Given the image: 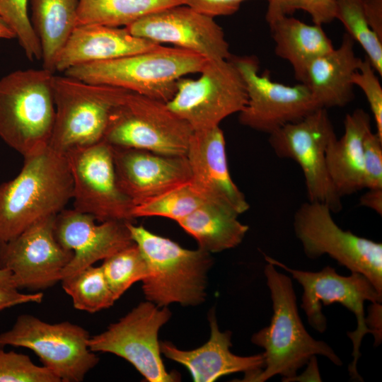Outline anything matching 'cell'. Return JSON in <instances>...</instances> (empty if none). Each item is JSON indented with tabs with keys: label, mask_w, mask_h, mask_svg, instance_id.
Masks as SVG:
<instances>
[{
	"label": "cell",
	"mask_w": 382,
	"mask_h": 382,
	"mask_svg": "<svg viewBox=\"0 0 382 382\" xmlns=\"http://www.w3.org/2000/svg\"><path fill=\"white\" fill-rule=\"evenodd\" d=\"M205 202L190 180L134 205L133 216H161L177 222Z\"/></svg>",
	"instance_id": "obj_31"
},
{
	"label": "cell",
	"mask_w": 382,
	"mask_h": 382,
	"mask_svg": "<svg viewBox=\"0 0 382 382\" xmlns=\"http://www.w3.org/2000/svg\"><path fill=\"white\" fill-rule=\"evenodd\" d=\"M353 83L364 93L374 118L376 133L382 139V87L369 61L362 59L353 76Z\"/></svg>",
	"instance_id": "obj_36"
},
{
	"label": "cell",
	"mask_w": 382,
	"mask_h": 382,
	"mask_svg": "<svg viewBox=\"0 0 382 382\" xmlns=\"http://www.w3.org/2000/svg\"><path fill=\"white\" fill-rule=\"evenodd\" d=\"M127 227L147 264L149 274L142 281L147 301L159 307L173 303L197 306L204 301L207 274L213 264L209 253L184 248L132 222Z\"/></svg>",
	"instance_id": "obj_4"
},
{
	"label": "cell",
	"mask_w": 382,
	"mask_h": 382,
	"mask_svg": "<svg viewBox=\"0 0 382 382\" xmlns=\"http://www.w3.org/2000/svg\"><path fill=\"white\" fill-rule=\"evenodd\" d=\"M245 0H181L182 4L214 18L235 13Z\"/></svg>",
	"instance_id": "obj_38"
},
{
	"label": "cell",
	"mask_w": 382,
	"mask_h": 382,
	"mask_svg": "<svg viewBox=\"0 0 382 382\" xmlns=\"http://www.w3.org/2000/svg\"><path fill=\"white\" fill-rule=\"evenodd\" d=\"M90 337L86 329L76 324L49 323L23 314L11 329L0 333V347L28 348L61 382H81L99 361L88 347Z\"/></svg>",
	"instance_id": "obj_10"
},
{
	"label": "cell",
	"mask_w": 382,
	"mask_h": 382,
	"mask_svg": "<svg viewBox=\"0 0 382 382\" xmlns=\"http://www.w3.org/2000/svg\"><path fill=\"white\" fill-rule=\"evenodd\" d=\"M57 215L42 219L0 244V268L8 270L16 288L46 289L62 279L73 257L54 235Z\"/></svg>",
	"instance_id": "obj_16"
},
{
	"label": "cell",
	"mask_w": 382,
	"mask_h": 382,
	"mask_svg": "<svg viewBox=\"0 0 382 382\" xmlns=\"http://www.w3.org/2000/svg\"><path fill=\"white\" fill-rule=\"evenodd\" d=\"M0 285L16 288L12 274L8 270L0 268Z\"/></svg>",
	"instance_id": "obj_42"
},
{
	"label": "cell",
	"mask_w": 382,
	"mask_h": 382,
	"mask_svg": "<svg viewBox=\"0 0 382 382\" xmlns=\"http://www.w3.org/2000/svg\"><path fill=\"white\" fill-rule=\"evenodd\" d=\"M231 59L247 93L246 105L238 116L241 125L270 134L320 108L306 84L288 86L272 81L267 71L260 74L256 57L232 55Z\"/></svg>",
	"instance_id": "obj_15"
},
{
	"label": "cell",
	"mask_w": 382,
	"mask_h": 382,
	"mask_svg": "<svg viewBox=\"0 0 382 382\" xmlns=\"http://www.w3.org/2000/svg\"><path fill=\"white\" fill-rule=\"evenodd\" d=\"M354 40L346 33L337 48L308 66L304 81L320 108L344 107L354 98L353 76L362 59L356 56Z\"/></svg>",
	"instance_id": "obj_23"
},
{
	"label": "cell",
	"mask_w": 382,
	"mask_h": 382,
	"mask_svg": "<svg viewBox=\"0 0 382 382\" xmlns=\"http://www.w3.org/2000/svg\"><path fill=\"white\" fill-rule=\"evenodd\" d=\"M231 209L205 202L177 223L196 240L199 248L219 253L237 247L245 238L249 227Z\"/></svg>",
	"instance_id": "obj_26"
},
{
	"label": "cell",
	"mask_w": 382,
	"mask_h": 382,
	"mask_svg": "<svg viewBox=\"0 0 382 382\" xmlns=\"http://www.w3.org/2000/svg\"><path fill=\"white\" fill-rule=\"evenodd\" d=\"M269 135L274 154L294 161L301 167L308 201L323 203L332 213L340 212L342 197L332 185L326 163L328 146L337 137L327 109L319 108Z\"/></svg>",
	"instance_id": "obj_12"
},
{
	"label": "cell",
	"mask_w": 382,
	"mask_h": 382,
	"mask_svg": "<svg viewBox=\"0 0 382 382\" xmlns=\"http://www.w3.org/2000/svg\"><path fill=\"white\" fill-rule=\"evenodd\" d=\"M268 24L275 54L291 64L294 78L300 83L304 81L309 64L334 48L320 25L307 24L289 16Z\"/></svg>",
	"instance_id": "obj_25"
},
{
	"label": "cell",
	"mask_w": 382,
	"mask_h": 382,
	"mask_svg": "<svg viewBox=\"0 0 382 382\" xmlns=\"http://www.w3.org/2000/svg\"><path fill=\"white\" fill-rule=\"evenodd\" d=\"M0 382H61L45 366H37L25 354L0 347Z\"/></svg>",
	"instance_id": "obj_34"
},
{
	"label": "cell",
	"mask_w": 382,
	"mask_h": 382,
	"mask_svg": "<svg viewBox=\"0 0 382 382\" xmlns=\"http://www.w3.org/2000/svg\"><path fill=\"white\" fill-rule=\"evenodd\" d=\"M100 266L116 301L149 274L146 260L135 243L103 260Z\"/></svg>",
	"instance_id": "obj_32"
},
{
	"label": "cell",
	"mask_w": 382,
	"mask_h": 382,
	"mask_svg": "<svg viewBox=\"0 0 382 382\" xmlns=\"http://www.w3.org/2000/svg\"><path fill=\"white\" fill-rule=\"evenodd\" d=\"M359 198V205L374 210L382 215V188L367 189Z\"/></svg>",
	"instance_id": "obj_41"
},
{
	"label": "cell",
	"mask_w": 382,
	"mask_h": 382,
	"mask_svg": "<svg viewBox=\"0 0 382 382\" xmlns=\"http://www.w3.org/2000/svg\"><path fill=\"white\" fill-rule=\"evenodd\" d=\"M43 294H22L18 289L0 285V311L27 303H41Z\"/></svg>",
	"instance_id": "obj_39"
},
{
	"label": "cell",
	"mask_w": 382,
	"mask_h": 382,
	"mask_svg": "<svg viewBox=\"0 0 382 382\" xmlns=\"http://www.w3.org/2000/svg\"><path fill=\"white\" fill-rule=\"evenodd\" d=\"M265 14L269 23L285 16H291L298 10L307 13L313 23L323 25L335 19V0H267Z\"/></svg>",
	"instance_id": "obj_35"
},
{
	"label": "cell",
	"mask_w": 382,
	"mask_h": 382,
	"mask_svg": "<svg viewBox=\"0 0 382 382\" xmlns=\"http://www.w3.org/2000/svg\"><path fill=\"white\" fill-rule=\"evenodd\" d=\"M371 129L369 115L362 109H356L345 116L342 136L334 137L328 146V174L341 197L364 188V141Z\"/></svg>",
	"instance_id": "obj_24"
},
{
	"label": "cell",
	"mask_w": 382,
	"mask_h": 382,
	"mask_svg": "<svg viewBox=\"0 0 382 382\" xmlns=\"http://www.w3.org/2000/svg\"><path fill=\"white\" fill-rule=\"evenodd\" d=\"M61 282L76 309L93 313L110 308L116 301L101 266L91 265Z\"/></svg>",
	"instance_id": "obj_29"
},
{
	"label": "cell",
	"mask_w": 382,
	"mask_h": 382,
	"mask_svg": "<svg viewBox=\"0 0 382 382\" xmlns=\"http://www.w3.org/2000/svg\"><path fill=\"white\" fill-rule=\"evenodd\" d=\"M33 28L39 39L42 68L55 71L57 59L77 25L79 0H30Z\"/></svg>",
	"instance_id": "obj_27"
},
{
	"label": "cell",
	"mask_w": 382,
	"mask_h": 382,
	"mask_svg": "<svg viewBox=\"0 0 382 382\" xmlns=\"http://www.w3.org/2000/svg\"><path fill=\"white\" fill-rule=\"evenodd\" d=\"M161 45L131 34L124 27L77 25L60 52L55 71L107 61L154 49Z\"/></svg>",
	"instance_id": "obj_22"
},
{
	"label": "cell",
	"mask_w": 382,
	"mask_h": 382,
	"mask_svg": "<svg viewBox=\"0 0 382 382\" xmlns=\"http://www.w3.org/2000/svg\"><path fill=\"white\" fill-rule=\"evenodd\" d=\"M364 188H382V139L372 129L364 141Z\"/></svg>",
	"instance_id": "obj_37"
},
{
	"label": "cell",
	"mask_w": 382,
	"mask_h": 382,
	"mask_svg": "<svg viewBox=\"0 0 382 382\" xmlns=\"http://www.w3.org/2000/svg\"><path fill=\"white\" fill-rule=\"evenodd\" d=\"M264 257L267 262L284 269L301 285L303 291L301 306L308 324L315 330L323 333L327 328L323 306L339 303L354 314L357 328L347 332L353 345V359L348 370L352 379L363 381L357 371V362L361 357L360 347L364 335L373 334L366 323L364 303H381L382 295L365 276L358 272L343 276L337 274L335 269L330 265L318 272L303 271L290 268L267 255Z\"/></svg>",
	"instance_id": "obj_6"
},
{
	"label": "cell",
	"mask_w": 382,
	"mask_h": 382,
	"mask_svg": "<svg viewBox=\"0 0 382 382\" xmlns=\"http://www.w3.org/2000/svg\"><path fill=\"white\" fill-rule=\"evenodd\" d=\"M18 175L0 185V244L58 214L73 197L66 154L50 146L25 156Z\"/></svg>",
	"instance_id": "obj_1"
},
{
	"label": "cell",
	"mask_w": 382,
	"mask_h": 382,
	"mask_svg": "<svg viewBox=\"0 0 382 382\" xmlns=\"http://www.w3.org/2000/svg\"><path fill=\"white\" fill-rule=\"evenodd\" d=\"M54 75L28 69L0 79V137L23 157L49 146L55 118Z\"/></svg>",
	"instance_id": "obj_5"
},
{
	"label": "cell",
	"mask_w": 382,
	"mask_h": 382,
	"mask_svg": "<svg viewBox=\"0 0 382 382\" xmlns=\"http://www.w3.org/2000/svg\"><path fill=\"white\" fill-rule=\"evenodd\" d=\"M209 322L210 337L202 346L183 350L169 342H161V354L186 367L195 382H213L238 372L245 373L242 381H248L262 371L265 366L262 353L248 357L233 354L230 350L232 334L228 330H219L214 311L209 313Z\"/></svg>",
	"instance_id": "obj_21"
},
{
	"label": "cell",
	"mask_w": 382,
	"mask_h": 382,
	"mask_svg": "<svg viewBox=\"0 0 382 382\" xmlns=\"http://www.w3.org/2000/svg\"><path fill=\"white\" fill-rule=\"evenodd\" d=\"M127 223L106 221L98 224L93 216L74 209H64L57 214L55 237L63 247L73 252L62 279L133 244Z\"/></svg>",
	"instance_id": "obj_18"
},
{
	"label": "cell",
	"mask_w": 382,
	"mask_h": 382,
	"mask_svg": "<svg viewBox=\"0 0 382 382\" xmlns=\"http://www.w3.org/2000/svg\"><path fill=\"white\" fill-rule=\"evenodd\" d=\"M364 9L370 28L382 40V0H365Z\"/></svg>",
	"instance_id": "obj_40"
},
{
	"label": "cell",
	"mask_w": 382,
	"mask_h": 382,
	"mask_svg": "<svg viewBox=\"0 0 382 382\" xmlns=\"http://www.w3.org/2000/svg\"><path fill=\"white\" fill-rule=\"evenodd\" d=\"M181 0H79L77 25L127 27L139 18Z\"/></svg>",
	"instance_id": "obj_28"
},
{
	"label": "cell",
	"mask_w": 382,
	"mask_h": 382,
	"mask_svg": "<svg viewBox=\"0 0 382 382\" xmlns=\"http://www.w3.org/2000/svg\"><path fill=\"white\" fill-rule=\"evenodd\" d=\"M192 133L166 103L127 91L112 108L103 140L114 146L185 156Z\"/></svg>",
	"instance_id": "obj_7"
},
{
	"label": "cell",
	"mask_w": 382,
	"mask_h": 382,
	"mask_svg": "<svg viewBox=\"0 0 382 382\" xmlns=\"http://www.w3.org/2000/svg\"><path fill=\"white\" fill-rule=\"evenodd\" d=\"M207 60L177 47H157L107 61L75 66L64 74L86 83L118 87L168 103L178 79L199 73Z\"/></svg>",
	"instance_id": "obj_3"
},
{
	"label": "cell",
	"mask_w": 382,
	"mask_h": 382,
	"mask_svg": "<svg viewBox=\"0 0 382 382\" xmlns=\"http://www.w3.org/2000/svg\"><path fill=\"white\" fill-rule=\"evenodd\" d=\"M170 316L167 306L141 302L104 332L90 337L88 347L93 352L125 359L149 382L178 381V374L166 369L158 340L159 330Z\"/></svg>",
	"instance_id": "obj_13"
},
{
	"label": "cell",
	"mask_w": 382,
	"mask_h": 382,
	"mask_svg": "<svg viewBox=\"0 0 382 382\" xmlns=\"http://www.w3.org/2000/svg\"><path fill=\"white\" fill-rule=\"evenodd\" d=\"M65 154L73 180V209L100 222H132L134 204L117 185L112 146L102 140Z\"/></svg>",
	"instance_id": "obj_14"
},
{
	"label": "cell",
	"mask_w": 382,
	"mask_h": 382,
	"mask_svg": "<svg viewBox=\"0 0 382 382\" xmlns=\"http://www.w3.org/2000/svg\"><path fill=\"white\" fill-rule=\"evenodd\" d=\"M264 273L270 291L273 314L270 323L253 334L251 341L264 349L265 366L248 381L263 382L279 375L291 381L298 371L316 355L337 366L342 361L325 342L314 339L306 330L299 314L292 281L270 262Z\"/></svg>",
	"instance_id": "obj_2"
},
{
	"label": "cell",
	"mask_w": 382,
	"mask_h": 382,
	"mask_svg": "<svg viewBox=\"0 0 382 382\" xmlns=\"http://www.w3.org/2000/svg\"><path fill=\"white\" fill-rule=\"evenodd\" d=\"M117 185L134 205L189 181L186 156L112 146Z\"/></svg>",
	"instance_id": "obj_20"
},
{
	"label": "cell",
	"mask_w": 382,
	"mask_h": 382,
	"mask_svg": "<svg viewBox=\"0 0 382 382\" xmlns=\"http://www.w3.org/2000/svg\"><path fill=\"white\" fill-rule=\"evenodd\" d=\"M335 19L343 25L366 53L376 72L382 76V40L370 28L364 9L365 0H335Z\"/></svg>",
	"instance_id": "obj_30"
},
{
	"label": "cell",
	"mask_w": 382,
	"mask_h": 382,
	"mask_svg": "<svg viewBox=\"0 0 382 382\" xmlns=\"http://www.w3.org/2000/svg\"><path fill=\"white\" fill-rule=\"evenodd\" d=\"M16 38L13 31L9 26L0 18V39Z\"/></svg>",
	"instance_id": "obj_43"
},
{
	"label": "cell",
	"mask_w": 382,
	"mask_h": 382,
	"mask_svg": "<svg viewBox=\"0 0 382 382\" xmlns=\"http://www.w3.org/2000/svg\"><path fill=\"white\" fill-rule=\"evenodd\" d=\"M55 118L49 146L69 150L103 140L110 112L127 89L54 75Z\"/></svg>",
	"instance_id": "obj_8"
},
{
	"label": "cell",
	"mask_w": 382,
	"mask_h": 382,
	"mask_svg": "<svg viewBox=\"0 0 382 382\" xmlns=\"http://www.w3.org/2000/svg\"><path fill=\"white\" fill-rule=\"evenodd\" d=\"M28 0H0V18L13 31L27 58L40 60L41 47L28 15Z\"/></svg>",
	"instance_id": "obj_33"
},
{
	"label": "cell",
	"mask_w": 382,
	"mask_h": 382,
	"mask_svg": "<svg viewBox=\"0 0 382 382\" xmlns=\"http://www.w3.org/2000/svg\"><path fill=\"white\" fill-rule=\"evenodd\" d=\"M330 208L308 201L294 216V231L305 255L316 259L328 255L351 272L365 276L382 295V244L342 229Z\"/></svg>",
	"instance_id": "obj_9"
},
{
	"label": "cell",
	"mask_w": 382,
	"mask_h": 382,
	"mask_svg": "<svg viewBox=\"0 0 382 382\" xmlns=\"http://www.w3.org/2000/svg\"><path fill=\"white\" fill-rule=\"evenodd\" d=\"M199 74L197 79H178L173 97L166 103L193 132L219 126L247 103L244 81L231 58L207 60Z\"/></svg>",
	"instance_id": "obj_11"
},
{
	"label": "cell",
	"mask_w": 382,
	"mask_h": 382,
	"mask_svg": "<svg viewBox=\"0 0 382 382\" xmlns=\"http://www.w3.org/2000/svg\"><path fill=\"white\" fill-rule=\"evenodd\" d=\"M185 156L190 183L207 202L227 207L238 215L249 209L244 194L231 177L225 138L219 126L193 132Z\"/></svg>",
	"instance_id": "obj_19"
},
{
	"label": "cell",
	"mask_w": 382,
	"mask_h": 382,
	"mask_svg": "<svg viewBox=\"0 0 382 382\" xmlns=\"http://www.w3.org/2000/svg\"><path fill=\"white\" fill-rule=\"evenodd\" d=\"M214 18L184 4L164 8L125 27L132 35L154 43L171 44L207 60L228 59L232 54Z\"/></svg>",
	"instance_id": "obj_17"
}]
</instances>
